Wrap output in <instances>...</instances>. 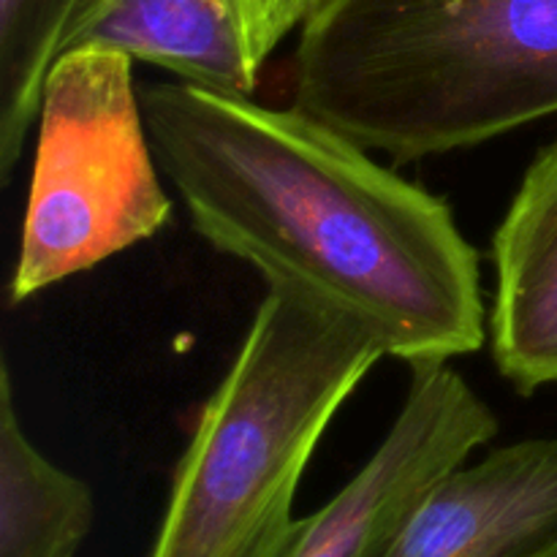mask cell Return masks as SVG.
<instances>
[{"label": "cell", "mask_w": 557, "mask_h": 557, "mask_svg": "<svg viewBox=\"0 0 557 557\" xmlns=\"http://www.w3.org/2000/svg\"><path fill=\"white\" fill-rule=\"evenodd\" d=\"M490 348L520 395L557 386V139L528 166L493 234Z\"/></svg>", "instance_id": "cell-7"}, {"label": "cell", "mask_w": 557, "mask_h": 557, "mask_svg": "<svg viewBox=\"0 0 557 557\" xmlns=\"http://www.w3.org/2000/svg\"><path fill=\"white\" fill-rule=\"evenodd\" d=\"M90 484L54 466L27 438L14 379L0 362V557H76L90 536Z\"/></svg>", "instance_id": "cell-8"}, {"label": "cell", "mask_w": 557, "mask_h": 557, "mask_svg": "<svg viewBox=\"0 0 557 557\" xmlns=\"http://www.w3.org/2000/svg\"><path fill=\"white\" fill-rule=\"evenodd\" d=\"M36 123L9 288L14 305L156 237L172 218L136 96L134 58L107 47L63 52L49 69Z\"/></svg>", "instance_id": "cell-4"}, {"label": "cell", "mask_w": 557, "mask_h": 557, "mask_svg": "<svg viewBox=\"0 0 557 557\" xmlns=\"http://www.w3.org/2000/svg\"><path fill=\"white\" fill-rule=\"evenodd\" d=\"M381 557H557V438L517 441L446 473Z\"/></svg>", "instance_id": "cell-6"}, {"label": "cell", "mask_w": 557, "mask_h": 557, "mask_svg": "<svg viewBox=\"0 0 557 557\" xmlns=\"http://www.w3.org/2000/svg\"><path fill=\"white\" fill-rule=\"evenodd\" d=\"M221 3L232 11L250 60L261 71L281 41H286L294 30H302L310 16L324 9L330 0H221Z\"/></svg>", "instance_id": "cell-10"}, {"label": "cell", "mask_w": 557, "mask_h": 557, "mask_svg": "<svg viewBox=\"0 0 557 557\" xmlns=\"http://www.w3.org/2000/svg\"><path fill=\"white\" fill-rule=\"evenodd\" d=\"M139 98L158 166L212 248L357 321L411 368L487 343L479 253L446 199L302 107L188 82Z\"/></svg>", "instance_id": "cell-1"}, {"label": "cell", "mask_w": 557, "mask_h": 557, "mask_svg": "<svg viewBox=\"0 0 557 557\" xmlns=\"http://www.w3.org/2000/svg\"><path fill=\"white\" fill-rule=\"evenodd\" d=\"M384 357L357 321L270 288L201 406L150 557H286L310 457Z\"/></svg>", "instance_id": "cell-3"}, {"label": "cell", "mask_w": 557, "mask_h": 557, "mask_svg": "<svg viewBox=\"0 0 557 557\" xmlns=\"http://www.w3.org/2000/svg\"><path fill=\"white\" fill-rule=\"evenodd\" d=\"M498 430L493 408L449 362L413 364L389 433L330 504L305 517L286 557H381L428 490Z\"/></svg>", "instance_id": "cell-5"}, {"label": "cell", "mask_w": 557, "mask_h": 557, "mask_svg": "<svg viewBox=\"0 0 557 557\" xmlns=\"http://www.w3.org/2000/svg\"><path fill=\"white\" fill-rule=\"evenodd\" d=\"M98 0H0V183L9 185L41 109L49 69Z\"/></svg>", "instance_id": "cell-9"}, {"label": "cell", "mask_w": 557, "mask_h": 557, "mask_svg": "<svg viewBox=\"0 0 557 557\" xmlns=\"http://www.w3.org/2000/svg\"><path fill=\"white\" fill-rule=\"evenodd\" d=\"M294 101L395 163L479 147L557 114V0H330Z\"/></svg>", "instance_id": "cell-2"}]
</instances>
